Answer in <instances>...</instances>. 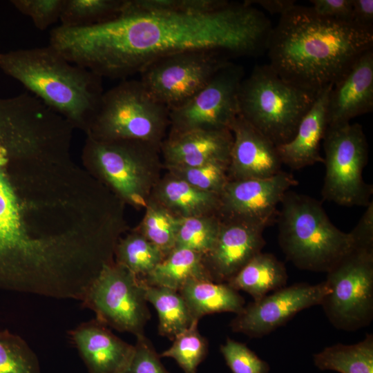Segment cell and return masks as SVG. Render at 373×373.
I'll list each match as a JSON object with an SVG mask.
<instances>
[{"label": "cell", "instance_id": "1", "mask_svg": "<svg viewBox=\"0 0 373 373\" xmlns=\"http://www.w3.org/2000/svg\"><path fill=\"white\" fill-rule=\"evenodd\" d=\"M272 28L262 12L245 1L207 12H141L86 28L59 26L50 31L49 44L102 78L125 79L186 51L260 55Z\"/></svg>", "mask_w": 373, "mask_h": 373}, {"label": "cell", "instance_id": "2", "mask_svg": "<svg viewBox=\"0 0 373 373\" xmlns=\"http://www.w3.org/2000/svg\"><path fill=\"white\" fill-rule=\"evenodd\" d=\"M372 47V31L295 4L273 26L267 51L282 79L317 95Z\"/></svg>", "mask_w": 373, "mask_h": 373}, {"label": "cell", "instance_id": "3", "mask_svg": "<svg viewBox=\"0 0 373 373\" xmlns=\"http://www.w3.org/2000/svg\"><path fill=\"white\" fill-rule=\"evenodd\" d=\"M0 69L87 132L104 94L101 77L68 61L50 45L0 52Z\"/></svg>", "mask_w": 373, "mask_h": 373}, {"label": "cell", "instance_id": "4", "mask_svg": "<svg viewBox=\"0 0 373 373\" xmlns=\"http://www.w3.org/2000/svg\"><path fill=\"white\" fill-rule=\"evenodd\" d=\"M34 155L19 138L0 131V281L28 274L47 254L50 236L30 226V207L10 172L18 161Z\"/></svg>", "mask_w": 373, "mask_h": 373}, {"label": "cell", "instance_id": "5", "mask_svg": "<svg viewBox=\"0 0 373 373\" xmlns=\"http://www.w3.org/2000/svg\"><path fill=\"white\" fill-rule=\"evenodd\" d=\"M279 207L278 243L296 267L327 273L352 249L350 233L330 221L317 200L289 190Z\"/></svg>", "mask_w": 373, "mask_h": 373}, {"label": "cell", "instance_id": "6", "mask_svg": "<svg viewBox=\"0 0 373 373\" xmlns=\"http://www.w3.org/2000/svg\"><path fill=\"white\" fill-rule=\"evenodd\" d=\"M316 96L282 79L269 64L257 65L240 84L239 115L277 146L292 139Z\"/></svg>", "mask_w": 373, "mask_h": 373}, {"label": "cell", "instance_id": "7", "mask_svg": "<svg viewBox=\"0 0 373 373\" xmlns=\"http://www.w3.org/2000/svg\"><path fill=\"white\" fill-rule=\"evenodd\" d=\"M169 122V108L140 80H123L104 92L86 133L99 140H129L155 146Z\"/></svg>", "mask_w": 373, "mask_h": 373}, {"label": "cell", "instance_id": "8", "mask_svg": "<svg viewBox=\"0 0 373 373\" xmlns=\"http://www.w3.org/2000/svg\"><path fill=\"white\" fill-rule=\"evenodd\" d=\"M323 141V198L342 206H367L373 188L363 178L368 144L362 126L349 122L327 126Z\"/></svg>", "mask_w": 373, "mask_h": 373}, {"label": "cell", "instance_id": "9", "mask_svg": "<svg viewBox=\"0 0 373 373\" xmlns=\"http://www.w3.org/2000/svg\"><path fill=\"white\" fill-rule=\"evenodd\" d=\"M330 291L321 305L337 329L355 331L373 318V250L352 248L327 273Z\"/></svg>", "mask_w": 373, "mask_h": 373}, {"label": "cell", "instance_id": "10", "mask_svg": "<svg viewBox=\"0 0 373 373\" xmlns=\"http://www.w3.org/2000/svg\"><path fill=\"white\" fill-rule=\"evenodd\" d=\"M146 288L142 280L128 269L113 262L103 268L81 302L106 326L137 336L144 334L151 318Z\"/></svg>", "mask_w": 373, "mask_h": 373}, {"label": "cell", "instance_id": "11", "mask_svg": "<svg viewBox=\"0 0 373 373\" xmlns=\"http://www.w3.org/2000/svg\"><path fill=\"white\" fill-rule=\"evenodd\" d=\"M227 55L209 50L171 55L146 66L140 73V80L149 94L170 111L202 90L230 62Z\"/></svg>", "mask_w": 373, "mask_h": 373}, {"label": "cell", "instance_id": "12", "mask_svg": "<svg viewBox=\"0 0 373 373\" xmlns=\"http://www.w3.org/2000/svg\"><path fill=\"white\" fill-rule=\"evenodd\" d=\"M154 147L135 140L88 137L84 158L122 197L135 206L146 207Z\"/></svg>", "mask_w": 373, "mask_h": 373}, {"label": "cell", "instance_id": "13", "mask_svg": "<svg viewBox=\"0 0 373 373\" xmlns=\"http://www.w3.org/2000/svg\"><path fill=\"white\" fill-rule=\"evenodd\" d=\"M244 77L240 66L229 62L182 105L169 111L172 133L195 129H229L239 115L238 93Z\"/></svg>", "mask_w": 373, "mask_h": 373}, {"label": "cell", "instance_id": "14", "mask_svg": "<svg viewBox=\"0 0 373 373\" xmlns=\"http://www.w3.org/2000/svg\"><path fill=\"white\" fill-rule=\"evenodd\" d=\"M330 289L323 281L316 285L296 283L285 287L245 305L230 323L234 332L260 338L283 325L298 312L321 305Z\"/></svg>", "mask_w": 373, "mask_h": 373}, {"label": "cell", "instance_id": "15", "mask_svg": "<svg viewBox=\"0 0 373 373\" xmlns=\"http://www.w3.org/2000/svg\"><path fill=\"white\" fill-rule=\"evenodd\" d=\"M297 184L294 175L283 171L266 178L229 180L220 195L218 211L225 221L266 228L276 217L285 194Z\"/></svg>", "mask_w": 373, "mask_h": 373}, {"label": "cell", "instance_id": "16", "mask_svg": "<svg viewBox=\"0 0 373 373\" xmlns=\"http://www.w3.org/2000/svg\"><path fill=\"white\" fill-rule=\"evenodd\" d=\"M265 227L240 221L221 222L216 241L204 256L211 280L228 283L253 257L262 251L266 242Z\"/></svg>", "mask_w": 373, "mask_h": 373}, {"label": "cell", "instance_id": "17", "mask_svg": "<svg viewBox=\"0 0 373 373\" xmlns=\"http://www.w3.org/2000/svg\"><path fill=\"white\" fill-rule=\"evenodd\" d=\"M229 180L266 178L282 171L276 146L240 115L231 124Z\"/></svg>", "mask_w": 373, "mask_h": 373}, {"label": "cell", "instance_id": "18", "mask_svg": "<svg viewBox=\"0 0 373 373\" xmlns=\"http://www.w3.org/2000/svg\"><path fill=\"white\" fill-rule=\"evenodd\" d=\"M373 109V49L363 53L333 84L329 92L327 126L350 122Z\"/></svg>", "mask_w": 373, "mask_h": 373}, {"label": "cell", "instance_id": "19", "mask_svg": "<svg viewBox=\"0 0 373 373\" xmlns=\"http://www.w3.org/2000/svg\"><path fill=\"white\" fill-rule=\"evenodd\" d=\"M69 336L88 373H122L135 350L96 318L81 323Z\"/></svg>", "mask_w": 373, "mask_h": 373}, {"label": "cell", "instance_id": "20", "mask_svg": "<svg viewBox=\"0 0 373 373\" xmlns=\"http://www.w3.org/2000/svg\"><path fill=\"white\" fill-rule=\"evenodd\" d=\"M233 135L230 130L195 129L171 133L162 144L169 167H193L213 162L229 163Z\"/></svg>", "mask_w": 373, "mask_h": 373}, {"label": "cell", "instance_id": "21", "mask_svg": "<svg viewBox=\"0 0 373 373\" xmlns=\"http://www.w3.org/2000/svg\"><path fill=\"white\" fill-rule=\"evenodd\" d=\"M333 85L321 90L291 140L277 146L283 164L295 170L324 162L320 143L327 128V111L329 92Z\"/></svg>", "mask_w": 373, "mask_h": 373}, {"label": "cell", "instance_id": "22", "mask_svg": "<svg viewBox=\"0 0 373 373\" xmlns=\"http://www.w3.org/2000/svg\"><path fill=\"white\" fill-rule=\"evenodd\" d=\"M193 320L220 312L241 313L245 300L227 283L191 280L179 291Z\"/></svg>", "mask_w": 373, "mask_h": 373}, {"label": "cell", "instance_id": "23", "mask_svg": "<svg viewBox=\"0 0 373 373\" xmlns=\"http://www.w3.org/2000/svg\"><path fill=\"white\" fill-rule=\"evenodd\" d=\"M288 276L284 264L273 254L262 251L253 257L228 283L237 291L258 300L270 291L285 287Z\"/></svg>", "mask_w": 373, "mask_h": 373}, {"label": "cell", "instance_id": "24", "mask_svg": "<svg viewBox=\"0 0 373 373\" xmlns=\"http://www.w3.org/2000/svg\"><path fill=\"white\" fill-rule=\"evenodd\" d=\"M141 279L147 285L165 287L178 291L191 280H212L205 267L204 256L183 248H173L149 275Z\"/></svg>", "mask_w": 373, "mask_h": 373}, {"label": "cell", "instance_id": "25", "mask_svg": "<svg viewBox=\"0 0 373 373\" xmlns=\"http://www.w3.org/2000/svg\"><path fill=\"white\" fill-rule=\"evenodd\" d=\"M220 195L199 189L178 177L166 180L159 189L160 200L180 217L204 216L219 210Z\"/></svg>", "mask_w": 373, "mask_h": 373}, {"label": "cell", "instance_id": "26", "mask_svg": "<svg viewBox=\"0 0 373 373\" xmlns=\"http://www.w3.org/2000/svg\"><path fill=\"white\" fill-rule=\"evenodd\" d=\"M314 365L321 370L339 373H373V334L357 343H341L324 348L314 354Z\"/></svg>", "mask_w": 373, "mask_h": 373}, {"label": "cell", "instance_id": "27", "mask_svg": "<svg viewBox=\"0 0 373 373\" xmlns=\"http://www.w3.org/2000/svg\"><path fill=\"white\" fill-rule=\"evenodd\" d=\"M146 285V297L155 309L158 316V333L173 340L186 329L193 319L180 294L165 287Z\"/></svg>", "mask_w": 373, "mask_h": 373}, {"label": "cell", "instance_id": "28", "mask_svg": "<svg viewBox=\"0 0 373 373\" xmlns=\"http://www.w3.org/2000/svg\"><path fill=\"white\" fill-rule=\"evenodd\" d=\"M116 262L140 278L149 275L165 257L164 254L142 233H133L117 242Z\"/></svg>", "mask_w": 373, "mask_h": 373}, {"label": "cell", "instance_id": "29", "mask_svg": "<svg viewBox=\"0 0 373 373\" xmlns=\"http://www.w3.org/2000/svg\"><path fill=\"white\" fill-rule=\"evenodd\" d=\"M122 0H66L60 21L66 28H86L120 15Z\"/></svg>", "mask_w": 373, "mask_h": 373}, {"label": "cell", "instance_id": "30", "mask_svg": "<svg viewBox=\"0 0 373 373\" xmlns=\"http://www.w3.org/2000/svg\"><path fill=\"white\" fill-rule=\"evenodd\" d=\"M221 220L209 216L180 217L174 248L187 249L204 256L213 248Z\"/></svg>", "mask_w": 373, "mask_h": 373}, {"label": "cell", "instance_id": "31", "mask_svg": "<svg viewBox=\"0 0 373 373\" xmlns=\"http://www.w3.org/2000/svg\"><path fill=\"white\" fill-rule=\"evenodd\" d=\"M198 321L193 320L186 329L175 337L172 345L159 354L160 358L175 360L184 373H197L208 353V341L199 332Z\"/></svg>", "mask_w": 373, "mask_h": 373}, {"label": "cell", "instance_id": "32", "mask_svg": "<svg viewBox=\"0 0 373 373\" xmlns=\"http://www.w3.org/2000/svg\"><path fill=\"white\" fill-rule=\"evenodd\" d=\"M0 373H41L36 354L19 336L0 329Z\"/></svg>", "mask_w": 373, "mask_h": 373}, {"label": "cell", "instance_id": "33", "mask_svg": "<svg viewBox=\"0 0 373 373\" xmlns=\"http://www.w3.org/2000/svg\"><path fill=\"white\" fill-rule=\"evenodd\" d=\"M224 0H122L120 15L141 12H211L227 6Z\"/></svg>", "mask_w": 373, "mask_h": 373}, {"label": "cell", "instance_id": "34", "mask_svg": "<svg viewBox=\"0 0 373 373\" xmlns=\"http://www.w3.org/2000/svg\"><path fill=\"white\" fill-rule=\"evenodd\" d=\"M179 223L180 217L167 209L147 204L142 233L166 256L174 248Z\"/></svg>", "mask_w": 373, "mask_h": 373}, {"label": "cell", "instance_id": "35", "mask_svg": "<svg viewBox=\"0 0 373 373\" xmlns=\"http://www.w3.org/2000/svg\"><path fill=\"white\" fill-rule=\"evenodd\" d=\"M229 164L213 162L193 167H170L176 175L192 186L209 192L221 194L227 182Z\"/></svg>", "mask_w": 373, "mask_h": 373}, {"label": "cell", "instance_id": "36", "mask_svg": "<svg viewBox=\"0 0 373 373\" xmlns=\"http://www.w3.org/2000/svg\"><path fill=\"white\" fill-rule=\"evenodd\" d=\"M220 350L232 373H268L269 364L245 343L227 338Z\"/></svg>", "mask_w": 373, "mask_h": 373}, {"label": "cell", "instance_id": "37", "mask_svg": "<svg viewBox=\"0 0 373 373\" xmlns=\"http://www.w3.org/2000/svg\"><path fill=\"white\" fill-rule=\"evenodd\" d=\"M10 3L29 17L37 29L44 30L60 19L66 0H12Z\"/></svg>", "mask_w": 373, "mask_h": 373}, {"label": "cell", "instance_id": "38", "mask_svg": "<svg viewBox=\"0 0 373 373\" xmlns=\"http://www.w3.org/2000/svg\"><path fill=\"white\" fill-rule=\"evenodd\" d=\"M133 355L122 373H170L144 334L136 336Z\"/></svg>", "mask_w": 373, "mask_h": 373}, {"label": "cell", "instance_id": "39", "mask_svg": "<svg viewBox=\"0 0 373 373\" xmlns=\"http://www.w3.org/2000/svg\"><path fill=\"white\" fill-rule=\"evenodd\" d=\"M366 209L355 227L349 232L352 248L373 250V202Z\"/></svg>", "mask_w": 373, "mask_h": 373}, {"label": "cell", "instance_id": "40", "mask_svg": "<svg viewBox=\"0 0 373 373\" xmlns=\"http://www.w3.org/2000/svg\"><path fill=\"white\" fill-rule=\"evenodd\" d=\"M318 15L341 21H352V0H310Z\"/></svg>", "mask_w": 373, "mask_h": 373}, {"label": "cell", "instance_id": "41", "mask_svg": "<svg viewBox=\"0 0 373 373\" xmlns=\"http://www.w3.org/2000/svg\"><path fill=\"white\" fill-rule=\"evenodd\" d=\"M352 21L373 32V1L352 0Z\"/></svg>", "mask_w": 373, "mask_h": 373}, {"label": "cell", "instance_id": "42", "mask_svg": "<svg viewBox=\"0 0 373 373\" xmlns=\"http://www.w3.org/2000/svg\"><path fill=\"white\" fill-rule=\"evenodd\" d=\"M246 1L251 5H258L271 14H279L280 15L296 4V1L292 0H255Z\"/></svg>", "mask_w": 373, "mask_h": 373}]
</instances>
